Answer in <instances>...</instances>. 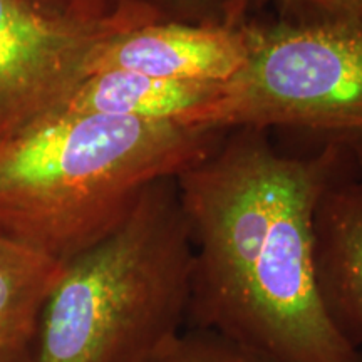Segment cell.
Wrapping results in <instances>:
<instances>
[{
  "mask_svg": "<svg viewBox=\"0 0 362 362\" xmlns=\"http://www.w3.org/2000/svg\"><path fill=\"white\" fill-rule=\"evenodd\" d=\"M362 160L341 146L291 156L267 131L233 129L176 176L193 245L189 327L275 362H362L320 304L312 218L320 193Z\"/></svg>",
  "mask_w": 362,
  "mask_h": 362,
  "instance_id": "1",
  "label": "cell"
},
{
  "mask_svg": "<svg viewBox=\"0 0 362 362\" xmlns=\"http://www.w3.org/2000/svg\"><path fill=\"white\" fill-rule=\"evenodd\" d=\"M225 133L173 121L57 112L0 146V235L67 264Z\"/></svg>",
  "mask_w": 362,
  "mask_h": 362,
  "instance_id": "2",
  "label": "cell"
},
{
  "mask_svg": "<svg viewBox=\"0 0 362 362\" xmlns=\"http://www.w3.org/2000/svg\"><path fill=\"white\" fill-rule=\"evenodd\" d=\"M193 245L176 176L144 189L115 232L64 265L25 362H143L181 332Z\"/></svg>",
  "mask_w": 362,
  "mask_h": 362,
  "instance_id": "3",
  "label": "cell"
},
{
  "mask_svg": "<svg viewBox=\"0 0 362 362\" xmlns=\"http://www.w3.org/2000/svg\"><path fill=\"white\" fill-rule=\"evenodd\" d=\"M243 33L242 69L180 124L302 131L362 160V17L247 21Z\"/></svg>",
  "mask_w": 362,
  "mask_h": 362,
  "instance_id": "4",
  "label": "cell"
},
{
  "mask_svg": "<svg viewBox=\"0 0 362 362\" xmlns=\"http://www.w3.org/2000/svg\"><path fill=\"white\" fill-rule=\"evenodd\" d=\"M156 21L134 6L52 11L0 0V146L61 112L107 40Z\"/></svg>",
  "mask_w": 362,
  "mask_h": 362,
  "instance_id": "5",
  "label": "cell"
},
{
  "mask_svg": "<svg viewBox=\"0 0 362 362\" xmlns=\"http://www.w3.org/2000/svg\"><path fill=\"white\" fill-rule=\"evenodd\" d=\"M245 57L243 24L156 21L107 40L90 61L89 76L128 71L185 83L223 84L242 69Z\"/></svg>",
  "mask_w": 362,
  "mask_h": 362,
  "instance_id": "6",
  "label": "cell"
},
{
  "mask_svg": "<svg viewBox=\"0 0 362 362\" xmlns=\"http://www.w3.org/2000/svg\"><path fill=\"white\" fill-rule=\"evenodd\" d=\"M314 274L332 327L362 347V163L332 180L312 218Z\"/></svg>",
  "mask_w": 362,
  "mask_h": 362,
  "instance_id": "7",
  "label": "cell"
},
{
  "mask_svg": "<svg viewBox=\"0 0 362 362\" xmlns=\"http://www.w3.org/2000/svg\"><path fill=\"white\" fill-rule=\"evenodd\" d=\"M220 84L185 83L128 71H104L86 78L61 112L136 117L180 123L205 104Z\"/></svg>",
  "mask_w": 362,
  "mask_h": 362,
  "instance_id": "8",
  "label": "cell"
},
{
  "mask_svg": "<svg viewBox=\"0 0 362 362\" xmlns=\"http://www.w3.org/2000/svg\"><path fill=\"white\" fill-rule=\"evenodd\" d=\"M64 265L0 235V362H25Z\"/></svg>",
  "mask_w": 362,
  "mask_h": 362,
  "instance_id": "9",
  "label": "cell"
},
{
  "mask_svg": "<svg viewBox=\"0 0 362 362\" xmlns=\"http://www.w3.org/2000/svg\"><path fill=\"white\" fill-rule=\"evenodd\" d=\"M143 362H275L214 330H181Z\"/></svg>",
  "mask_w": 362,
  "mask_h": 362,
  "instance_id": "10",
  "label": "cell"
},
{
  "mask_svg": "<svg viewBox=\"0 0 362 362\" xmlns=\"http://www.w3.org/2000/svg\"><path fill=\"white\" fill-rule=\"evenodd\" d=\"M111 7L134 6L160 21L238 27L247 21L242 0H106Z\"/></svg>",
  "mask_w": 362,
  "mask_h": 362,
  "instance_id": "11",
  "label": "cell"
},
{
  "mask_svg": "<svg viewBox=\"0 0 362 362\" xmlns=\"http://www.w3.org/2000/svg\"><path fill=\"white\" fill-rule=\"evenodd\" d=\"M242 4L245 13L252 7L272 6L284 21L362 17V0H242Z\"/></svg>",
  "mask_w": 362,
  "mask_h": 362,
  "instance_id": "12",
  "label": "cell"
},
{
  "mask_svg": "<svg viewBox=\"0 0 362 362\" xmlns=\"http://www.w3.org/2000/svg\"><path fill=\"white\" fill-rule=\"evenodd\" d=\"M35 6L52 11H111L106 0H29Z\"/></svg>",
  "mask_w": 362,
  "mask_h": 362,
  "instance_id": "13",
  "label": "cell"
}]
</instances>
